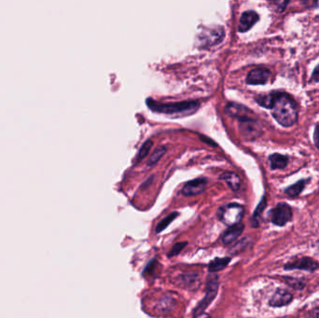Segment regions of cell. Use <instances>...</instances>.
<instances>
[{
  "mask_svg": "<svg viewBox=\"0 0 319 318\" xmlns=\"http://www.w3.org/2000/svg\"><path fill=\"white\" fill-rule=\"evenodd\" d=\"M206 185H207V180L205 178H197L186 183L182 188L181 192L185 196L201 194L205 190Z\"/></svg>",
  "mask_w": 319,
  "mask_h": 318,
  "instance_id": "obj_8",
  "label": "cell"
},
{
  "mask_svg": "<svg viewBox=\"0 0 319 318\" xmlns=\"http://www.w3.org/2000/svg\"><path fill=\"white\" fill-rule=\"evenodd\" d=\"M165 152H166L165 147H160V148L156 149V150L153 151L152 155H151L150 160H149V162H148V164H149V165L155 164V163L159 162V160L165 154Z\"/></svg>",
  "mask_w": 319,
  "mask_h": 318,
  "instance_id": "obj_21",
  "label": "cell"
},
{
  "mask_svg": "<svg viewBox=\"0 0 319 318\" xmlns=\"http://www.w3.org/2000/svg\"><path fill=\"white\" fill-rule=\"evenodd\" d=\"M260 17L254 11H247L242 14L240 24L238 26L239 32H247L259 21Z\"/></svg>",
  "mask_w": 319,
  "mask_h": 318,
  "instance_id": "obj_11",
  "label": "cell"
},
{
  "mask_svg": "<svg viewBox=\"0 0 319 318\" xmlns=\"http://www.w3.org/2000/svg\"><path fill=\"white\" fill-rule=\"evenodd\" d=\"M152 146H153V142L151 140H148L142 145L141 149L139 150V153L137 155V162H140L145 157H147Z\"/></svg>",
  "mask_w": 319,
  "mask_h": 318,
  "instance_id": "obj_22",
  "label": "cell"
},
{
  "mask_svg": "<svg viewBox=\"0 0 319 318\" xmlns=\"http://www.w3.org/2000/svg\"><path fill=\"white\" fill-rule=\"evenodd\" d=\"M147 104L149 109L154 112L166 114L173 117L189 116L193 114L200 107V104L197 101H184L175 104H163L150 98L147 100Z\"/></svg>",
  "mask_w": 319,
  "mask_h": 318,
  "instance_id": "obj_2",
  "label": "cell"
},
{
  "mask_svg": "<svg viewBox=\"0 0 319 318\" xmlns=\"http://www.w3.org/2000/svg\"><path fill=\"white\" fill-rule=\"evenodd\" d=\"M313 141L316 146V148L319 150V124H316L315 128H314V133H313Z\"/></svg>",
  "mask_w": 319,
  "mask_h": 318,
  "instance_id": "obj_25",
  "label": "cell"
},
{
  "mask_svg": "<svg viewBox=\"0 0 319 318\" xmlns=\"http://www.w3.org/2000/svg\"><path fill=\"white\" fill-rule=\"evenodd\" d=\"M177 217H178V213H177V212H173V213L168 215L167 217H165L163 221H161V222H159V224L157 225V233H161V232L164 231L166 228L169 226L170 224H171L173 221L176 220Z\"/></svg>",
  "mask_w": 319,
  "mask_h": 318,
  "instance_id": "obj_20",
  "label": "cell"
},
{
  "mask_svg": "<svg viewBox=\"0 0 319 318\" xmlns=\"http://www.w3.org/2000/svg\"><path fill=\"white\" fill-rule=\"evenodd\" d=\"M293 299V296L286 289H277L272 299H270V305L273 307H282L289 304Z\"/></svg>",
  "mask_w": 319,
  "mask_h": 318,
  "instance_id": "obj_10",
  "label": "cell"
},
{
  "mask_svg": "<svg viewBox=\"0 0 319 318\" xmlns=\"http://www.w3.org/2000/svg\"><path fill=\"white\" fill-rule=\"evenodd\" d=\"M307 182H308V180L302 179V180H300V181L295 183L292 186L286 188V190H285L286 194L288 195L289 197H292V198L299 196L300 194V192L303 190Z\"/></svg>",
  "mask_w": 319,
  "mask_h": 318,
  "instance_id": "obj_18",
  "label": "cell"
},
{
  "mask_svg": "<svg viewBox=\"0 0 319 318\" xmlns=\"http://www.w3.org/2000/svg\"><path fill=\"white\" fill-rule=\"evenodd\" d=\"M269 161L271 162V168L283 169L287 166L288 158L287 156L278 154V153H275V154H273L270 156Z\"/></svg>",
  "mask_w": 319,
  "mask_h": 318,
  "instance_id": "obj_17",
  "label": "cell"
},
{
  "mask_svg": "<svg viewBox=\"0 0 319 318\" xmlns=\"http://www.w3.org/2000/svg\"><path fill=\"white\" fill-rule=\"evenodd\" d=\"M225 112L226 114H228L229 116L237 118L239 121L248 118V109L239 104L229 103L225 108Z\"/></svg>",
  "mask_w": 319,
  "mask_h": 318,
  "instance_id": "obj_13",
  "label": "cell"
},
{
  "mask_svg": "<svg viewBox=\"0 0 319 318\" xmlns=\"http://www.w3.org/2000/svg\"><path fill=\"white\" fill-rule=\"evenodd\" d=\"M313 81H316L319 82V65H317L314 69V71L313 73V76H312Z\"/></svg>",
  "mask_w": 319,
  "mask_h": 318,
  "instance_id": "obj_26",
  "label": "cell"
},
{
  "mask_svg": "<svg viewBox=\"0 0 319 318\" xmlns=\"http://www.w3.org/2000/svg\"><path fill=\"white\" fill-rule=\"evenodd\" d=\"M231 261V258H217L209 263L208 270L210 273H217L222 271L228 266Z\"/></svg>",
  "mask_w": 319,
  "mask_h": 318,
  "instance_id": "obj_16",
  "label": "cell"
},
{
  "mask_svg": "<svg viewBox=\"0 0 319 318\" xmlns=\"http://www.w3.org/2000/svg\"><path fill=\"white\" fill-rule=\"evenodd\" d=\"M186 246H187V243H186V242H184V243H176V245L172 247V249L170 250L168 256L171 258V257H174V256L178 255V254L180 253L183 249L186 247Z\"/></svg>",
  "mask_w": 319,
  "mask_h": 318,
  "instance_id": "obj_23",
  "label": "cell"
},
{
  "mask_svg": "<svg viewBox=\"0 0 319 318\" xmlns=\"http://www.w3.org/2000/svg\"><path fill=\"white\" fill-rule=\"evenodd\" d=\"M270 71L265 68H256L248 73L247 83L250 85H263L268 81Z\"/></svg>",
  "mask_w": 319,
  "mask_h": 318,
  "instance_id": "obj_9",
  "label": "cell"
},
{
  "mask_svg": "<svg viewBox=\"0 0 319 318\" xmlns=\"http://www.w3.org/2000/svg\"><path fill=\"white\" fill-rule=\"evenodd\" d=\"M194 318H210L208 314H206L205 312H202V313H200V314H197V315H194Z\"/></svg>",
  "mask_w": 319,
  "mask_h": 318,
  "instance_id": "obj_27",
  "label": "cell"
},
{
  "mask_svg": "<svg viewBox=\"0 0 319 318\" xmlns=\"http://www.w3.org/2000/svg\"><path fill=\"white\" fill-rule=\"evenodd\" d=\"M272 114L278 124L285 127L292 126L298 118L297 104L293 98L284 92H275Z\"/></svg>",
  "mask_w": 319,
  "mask_h": 318,
  "instance_id": "obj_1",
  "label": "cell"
},
{
  "mask_svg": "<svg viewBox=\"0 0 319 318\" xmlns=\"http://www.w3.org/2000/svg\"><path fill=\"white\" fill-rule=\"evenodd\" d=\"M220 178L226 182L228 184L229 187L232 188L234 191H237L240 186H241V179L239 175L235 174L234 172H225L221 175Z\"/></svg>",
  "mask_w": 319,
  "mask_h": 318,
  "instance_id": "obj_15",
  "label": "cell"
},
{
  "mask_svg": "<svg viewBox=\"0 0 319 318\" xmlns=\"http://www.w3.org/2000/svg\"><path fill=\"white\" fill-rule=\"evenodd\" d=\"M244 213H245V209L241 204L229 203L219 209L218 216H219V219L225 225H227L229 227H233L235 225L241 223Z\"/></svg>",
  "mask_w": 319,
  "mask_h": 318,
  "instance_id": "obj_3",
  "label": "cell"
},
{
  "mask_svg": "<svg viewBox=\"0 0 319 318\" xmlns=\"http://www.w3.org/2000/svg\"><path fill=\"white\" fill-rule=\"evenodd\" d=\"M292 211L291 208L285 202L278 203L271 212L272 222L277 226H284L288 221H291Z\"/></svg>",
  "mask_w": 319,
  "mask_h": 318,
  "instance_id": "obj_6",
  "label": "cell"
},
{
  "mask_svg": "<svg viewBox=\"0 0 319 318\" xmlns=\"http://www.w3.org/2000/svg\"><path fill=\"white\" fill-rule=\"evenodd\" d=\"M274 94L275 92H271L269 94H264V95H259L256 98V101L261 107L271 110L274 103Z\"/></svg>",
  "mask_w": 319,
  "mask_h": 318,
  "instance_id": "obj_19",
  "label": "cell"
},
{
  "mask_svg": "<svg viewBox=\"0 0 319 318\" xmlns=\"http://www.w3.org/2000/svg\"><path fill=\"white\" fill-rule=\"evenodd\" d=\"M265 206H266V200H265V198H263L262 201H261V203L259 204V206L257 207L256 211H255L254 216H253V220H254L255 221L261 216Z\"/></svg>",
  "mask_w": 319,
  "mask_h": 318,
  "instance_id": "obj_24",
  "label": "cell"
},
{
  "mask_svg": "<svg viewBox=\"0 0 319 318\" xmlns=\"http://www.w3.org/2000/svg\"><path fill=\"white\" fill-rule=\"evenodd\" d=\"M240 129L243 136H245L248 139H252L260 136L259 128L257 127V123L250 118L240 120Z\"/></svg>",
  "mask_w": 319,
  "mask_h": 318,
  "instance_id": "obj_12",
  "label": "cell"
},
{
  "mask_svg": "<svg viewBox=\"0 0 319 318\" xmlns=\"http://www.w3.org/2000/svg\"><path fill=\"white\" fill-rule=\"evenodd\" d=\"M224 36L225 33L222 26L204 29L198 37L199 44L203 48L217 45L222 42L224 39Z\"/></svg>",
  "mask_w": 319,
  "mask_h": 318,
  "instance_id": "obj_5",
  "label": "cell"
},
{
  "mask_svg": "<svg viewBox=\"0 0 319 318\" xmlns=\"http://www.w3.org/2000/svg\"><path fill=\"white\" fill-rule=\"evenodd\" d=\"M319 264L313 260V259L310 258H300V259H296L292 260L290 262H288L287 265L285 266L286 270H305L308 272H313L316 269H318Z\"/></svg>",
  "mask_w": 319,
  "mask_h": 318,
  "instance_id": "obj_7",
  "label": "cell"
},
{
  "mask_svg": "<svg viewBox=\"0 0 319 318\" xmlns=\"http://www.w3.org/2000/svg\"><path fill=\"white\" fill-rule=\"evenodd\" d=\"M244 228H245V226L242 223H239V224L235 225L233 227H230L228 231H226V233L223 235L222 242L225 245H229V244L234 243L241 235L242 233L244 232Z\"/></svg>",
  "mask_w": 319,
  "mask_h": 318,
  "instance_id": "obj_14",
  "label": "cell"
},
{
  "mask_svg": "<svg viewBox=\"0 0 319 318\" xmlns=\"http://www.w3.org/2000/svg\"><path fill=\"white\" fill-rule=\"evenodd\" d=\"M219 291V277L214 273H210L207 283H206V289H205V296L204 298L200 301V303L196 307L194 311V315L200 314L204 312L206 308L208 307L211 302L215 299L217 294Z\"/></svg>",
  "mask_w": 319,
  "mask_h": 318,
  "instance_id": "obj_4",
  "label": "cell"
}]
</instances>
